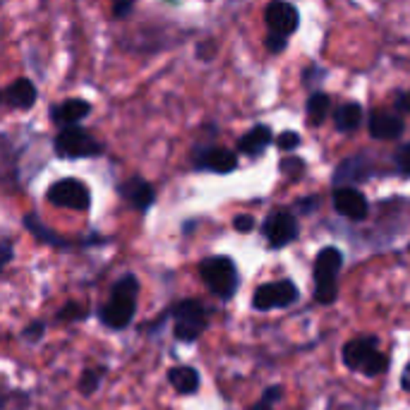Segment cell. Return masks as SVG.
I'll return each instance as SVG.
<instances>
[{"mask_svg":"<svg viewBox=\"0 0 410 410\" xmlns=\"http://www.w3.org/2000/svg\"><path fill=\"white\" fill-rule=\"evenodd\" d=\"M137 290H139V283L132 273L123 276L120 281L116 283L111 295V302L106 307H101V322L111 329H125L135 317L137 310Z\"/></svg>","mask_w":410,"mask_h":410,"instance_id":"6da1fadb","label":"cell"},{"mask_svg":"<svg viewBox=\"0 0 410 410\" xmlns=\"http://www.w3.org/2000/svg\"><path fill=\"white\" fill-rule=\"evenodd\" d=\"M343 266V254L336 247H324L314 259V283H317V295L319 302L329 305L336 300V276Z\"/></svg>","mask_w":410,"mask_h":410,"instance_id":"7a4b0ae2","label":"cell"},{"mask_svg":"<svg viewBox=\"0 0 410 410\" xmlns=\"http://www.w3.org/2000/svg\"><path fill=\"white\" fill-rule=\"evenodd\" d=\"M199 273L218 298H230L237 288V269L230 257H209L201 261Z\"/></svg>","mask_w":410,"mask_h":410,"instance_id":"3957f363","label":"cell"},{"mask_svg":"<svg viewBox=\"0 0 410 410\" xmlns=\"http://www.w3.org/2000/svg\"><path fill=\"white\" fill-rule=\"evenodd\" d=\"M56 154L63 159H87V156H99L104 151V147L94 139L80 125H70V128L61 130V135L53 142Z\"/></svg>","mask_w":410,"mask_h":410,"instance_id":"277c9868","label":"cell"},{"mask_svg":"<svg viewBox=\"0 0 410 410\" xmlns=\"http://www.w3.org/2000/svg\"><path fill=\"white\" fill-rule=\"evenodd\" d=\"M298 300V288H295L293 281L283 278V281H276V283H264L254 290V298H252V305L254 310H276V307H288Z\"/></svg>","mask_w":410,"mask_h":410,"instance_id":"5b68a950","label":"cell"},{"mask_svg":"<svg viewBox=\"0 0 410 410\" xmlns=\"http://www.w3.org/2000/svg\"><path fill=\"white\" fill-rule=\"evenodd\" d=\"M49 199L58 206L77 209V211H85L89 209V204H92L89 187L82 180H75V178H65V180H58L56 185H51Z\"/></svg>","mask_w":410,"mask_h":410,"instance_id":"8992f818","label":"cell"},{"mask_svg":"<svg viewBox=\"0 0 410 410\" xmlns=\"http://www.w3.org/2000/svg\"><path fill=\"white\" fill-rule=\"evenodd\" d=\"M264 20L271 32L283 34V37H290L300 25L298 8L293 3H288V0H271L264 13Z\"/></svg>","mask_w":410,"mask_h":410,"instance_id":"52a82bcc","label":"cell"},{"mask_svg":"<svg viewBox=\"0 0 410 410\" xmlns=\"http://www.w3.org/2000/svg\"><path fill=\"white\" fill-rule=\"evenodd\" d=\"M264 235H266V240H269V245L273 249H278V247L288 245V242H293L295 237H298V221H295L293 213L276 211L266 218Z\"/></svg>","mask_w":410,"mask_h":410,"instance_id":"ba28073f","label":"cell"},{"mask_svg":"<svg viewBox=\"0 0 410 410\" xmlns=\"http://www.w3.org/2000/svg\"><path fill=\"white\" fill-rule=\"evenodd\" d=\"M334 206L341 216L353 218V221H362L370 211L367 199L355 187H338L334 192Z\"/></svg>","mask_w":410,"mask_h":410,"instance_id":"9c48e42d","label":"cell"},{"mask_svg":"<svg viewBox=\"0 0 410 410\" xmlns=\"http://www.w3.org/2000/svg\"><path fill=\"white\" fill-rule=\"evenodd\" d=\"M377 338L374 336H362V338H355V341L346 343L343 348V362L350 367V370H365L370 365V360L377 355Z\"/></svg>","mask_w":410,"mask_h":410,"instance_id":"30bf717a","label":"cell"},{"mask_svg":"<svg viewBox=\"0 0 410 410\" xmlns=\"http://www.w3.org/2000/svg\"><path fill=\"white\" fill-rule=\"evenodd\" d=\"M89 111H92V106H89L87 101L68 99V101H63L61 106H53L51 116H53V120H56L58 125H65V128H70V125H77L80 120H85V118L89 116Z\"/></svg>","mask_w":410,"mask_h":410,"instance_id":"8fae6325","label":"cell"},{"mask_svg":"<svg viewBox=\"0 0 410 410\" xmlns=\"http://www.w3.org/2000/svg\"><path fill=\"white\" fill-rule=\"evenodd\" d=\"M120 192L130 204L142 211L149 209L154 201V187L147 180H142V178H130V180H125L120 185Z\"/></svg>","mask_w":410,"mask_h":410,"instance_id":"7c38bea8","label":"cell"},{"mask_svg":"<svg viewBox=\"0 0 410 410\" xmlns=\"http://www.w3.org/2000/svg\"><path fill=\"white\" fill-rule=\"evenodd\" d=\"M370 132L377 139H396L398 135H403V120L398 116H391V113L377 111L370 118Z\"/></svg>","mask_w":410,"mask_h":410,"instance_id":"4fadbf2b","label":"cell"},{"mask_svg":"<svg viewBox=\"0 0 410 410\" xmlns=\"http://www.w3.org/2000/svg\"><path fill=\"white\" fill-rule=\"evenodd\" d=\"M271 139H273L271 128H266V125H257V128H252L240 142H237V149H240L242 154H261L266 147L271 144Z\"/></svg>","mask_w":410,"mask_h":410,"instance_id":"5bb4252c","label":"cell"},{"mask_svg":"<svg viewBox=\"0 0 410 410\" xmlns=\"http://www.w3.org/2000/svg\"><path fill=\"white\" fill-rule=\"evenodd\" d=\"M199 166H206V168L216 170V173H230V170H235L237 159L228 149H209L201 154Z\"/></svg>","mask_w":410,"mask_h":410,"instance_id":"9a60e30c","label":"cell"},{"mask_svg":"<svg viewBox=\"0 0 410 410\" xmlns=\"http://www.w3.org/2000/svg\"><path fill=\"white\" fill-rule=\"evenodd\" d=\"M8 101L17 108H32L37 101V87L29 80H17L8 89Z\"/></svg>","mask_w":410,"mask_h":410,"instance_id":"2e32d148","label":"cell"},{"mask_svg":"<svg viewBox=\"0 0 410 410\" xmlns=\"http://www.w3.org/2000/svg\"><path fill=\"white\" fill-rule=\"evenodd\" d=\"M168 382L175 386L180 394H194L199 389V374L192 367H173L168 372Z\"/></svg>","mask_w":410,"mask_h":410,"instance_id":"e0dca14e","label":"cell"},{"mask_svg":"<svg viewBox=\"0 0 410 410\" xmlns=\"http://www.w3.org/2000/svg\"><path fill=\"white\" fill-rule=\"evenodd\" d=\"M334 118H336V128L341 132H350V130H355L362 123V108L358 104H343L336 111Z\"/></svg>","mask_w":410,"mask_h":410,"instance_id":"ac0fdd59","label":"cell"},{"mask_svg":"<svg viewBox=\"0 0 410 410\" xmlns=\"http://www.w3.org/2000/svg\"><path fill=\"white\" fill-rule=\"evenodd\" d=\"M175 322H206L204 319V307L197 300H185L180 305H175L173 310Z\"/></svg>","mask_w":410,"mask_h":410,"instance_id":"d6986e66","label":"cell"},{"mask_svg":"<svg viewBox=\"0 0 410 410\" xmlns=\"http://www.w3.org/2000/svg\"><path fill=\"white\" fill-rule=\"evenodd\" d=\"M329 106L331 101L326 94H312L310 101H307V118H310L312 125H319L326 118V113H329Z\"/></svg>","mask_w":410,"mask_h":410,"instance_id":"ffe728a7","label":"cell"},{"mask_svg":"<svg viewBox=\"0 0 410 410\" xmlns=\"http://www.w3.org/2000/svg\"><path fill=\"white\" fill-rule=\"evenodd\" d=\"M204 329H206V322H175V336L185 343L197 341Z\"/></svg>","mask_w":410,"mask_h":410,"instance_id":"44dd1931","label":"cell"},{"mask_svg":"<svg viewBox=\"0 0 410 410\" xmlns=\"http://www.w3.org/2000/svg\"><path fill=\"white\" fill-rule=\"evenodd\" d=\"M101 382V370H87L82 374V382H80V389L85 396H92L97 391V386Z\"/></svg>","mask_w":410,"mask_h":410,"instance_id":"7402d4cb","label":"cell"},{"mask_svg":"<svg viewBox=\"0 0 410 410\" xmlns=\"http://www.w3.org/2000/svg\"><path fill=\"white\" fill-rule=\"evenodd\" d=\"M386 367H389V360H386L382 353H377V355H374V358L370 360V365H367L362 372H365L367 377H377V374H382V372L386 370Z\"/></svg>","mask_w":410,"mask_h":410,"instance_id":"603a6c76","label":"cell"},{"mask_svg":"<svg viewBox=\"0 0 410 410\" xmlns=\"http://www.w3.org/2000/svg\"><path fill=\"white\" fill-rule=\"evenodd\" d=\"M276 144H278V149H281V151H293V149H298V147H300V137L286 130V132H283L276 139Z\"/></svg>","mask_w":410,"mask_h":410,"instance_id":"cb8c5ba5","label":"cell"},{"mask_svg":"<svg viewBox=\"0 0 410 410\" xmlns=\"http://www.w3.org/2000/svg\"><path fill=\"white\" fill-rule=\"evenodd\" d=\"M27 228H29V230H32V233H34V235H37V237H41V240H46V242H61V240H58V237H56V235H51V233H49V230H46V228H44V225H41V223H37V221H34V218H32V216H27Z\"/></svg>","mask_w":410,"mask_h":410,"instance_id":"d4e9b609","label":"cell"},{"mask_svg":"<svg viewBox=\"0 0 410 410\" xmlns=\"http://www.w3.org/2000/svg\"><path fill=\"white\" fill-rule=\"evenodd\" d=\"M286 46H288V37H283V34L271 32L269 37H266V49H269L271 53H281Z\"/></svg>","mask_w":410,"mask_h":410,"instance_id":"484cf974","label":"cell"},{"mask_svg":"<svg viewBox=\"0 0 410 410\" xmlns=\"http://www.w3.org/2000/svg\"><path fill=\"white\" fill-rule=\"evenodd\" d=\"M233 225H235L237 233H249V230L254 228V218L249 216V213H240V216H235Z\"/></svg>","mask_w":410,"mask_h":410,"instance_id":"4316f807","label":"cell"},{"mask_svg":"<svg viewBox=\"0 0 410 410\" xmlns=\"http://www.w3.org/2000/svg\"><path fill=\"white\" fill-rule=\"evenodd\" d=\"M85 310H82L80 305H68V307H63L61 312H58V317L61 319H85Z\"/></svg>","mask_w":410,"mask_h":410,"instance_id":"83f0119b","label":"cell"},{"mask_svg":"<svg viewBox=\"0 0 410 410\" xmlns=\"http://www.w3.org/2000/svg\"><path fill=\"white\" fill-rule=\"evenodd\" d=\"M396 161H398V168H401L406 175H410V144H406L401 151H398Z\"/></svg>","mask_w":410,"mask_h":410,"instance_id":"f1b7e54d","label":"cell"},{"mask_svg":"<svg viewBox=\"0 0 410 410\" xmlns=\"http://www.w3.org/2000/svg\"><path fill=\"white\" fill-rule=\"evenodd\" d=\"M135 0H113V15L116 17H125L132 10Z\"/></svg>","mask_w":410,"mask_h":410,"instance_id":"f546056e","label":"cell"},{"mask_svg":"<svg viewBox=\"0 0 410 410\" xmlns=\"http://www.w3.org/2000/svg\"><path fill=\"white\" fill-rule=\"evenodd\" d=\"M41 334H44V324L34 322L32 326H27L25 329V336L29 338V341H37V338H41Z\"/></svg>","mask_w":410,"mask_h":410,"instance_id":"4dcf8cb0","label":"cell"},{"mask_svg":"<svg viewBox=\"0 0 410 410\" xmlns=\"http://www.w3.org/2000/svg\"><path fill=\"white\" fill-rule=\"evenodd\" d=\"M278 398H281V386H271V389L264 391V398H261V401L269 403V406H271V403L278 401Z\"/></svg>","mask_w":410,"mask_h":410,"instance_id":"1f68e13d","label":"cell"},{"mask_svg":"<svg viewBox=\"0 0 410 410\" xmlns=\"http://www.w3.org/2000/svg\"><path fill=\"white\" fill-rule=\"evenodd\" d=\"M396 108L403 111V113H410V92L408 94H401V97L396 99Z\"/></svg>","mask_w":410,"mask_h":410,"instance_id":"d6a6232c","label":"cell"},{"mask_svg":"<svg viewBox=\"0 0 410 410\" xmlns=\"http://www.w3.org/2000/svg\"><path fill=\"white\" fill-rule=\"evenodd\" d=\"M401 386H403V389H410V365L406 367V372H403V379H401Z\"/></svg>","mask_w":410,"mask_h":410,"instance_id":"836d02e7","label":"cell"},{"mask_svg":"<svg viewBox=\"0 0 410 410\" xmlns=\"http://www.w3.org/2000/svg\"><path fill=\"white\" fill-rule=\"evenodd\" d=\"M10 257H13V249H10V242L5 240V245H3V261H10Z\"/></svg>","mask_w":410,"mask_h":410,"instance_id":"e575fe53","label":"cell"},{"mask_svg":"<svg viewBox=\"0 0 410 410\" xmlns=\"http://www.w3.org/2000/svg\"><path fill=\"white\" fill-rule=\"evenodd\" d=\"M254 410H271V406H269V403H264V401H261V403H259V406H257V408H254Z\"/></svg>","mask_w":410,"mask_h":410,"instance_id":"d590c367","label":"cell"}]
</instances>
